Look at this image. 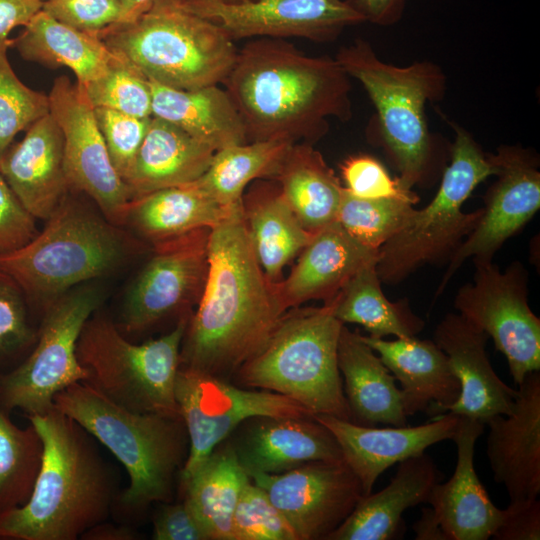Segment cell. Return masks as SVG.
I'll list each match as a JSON object with an SVG mask.
<instances>
[{"mask_svg": "<svg viewBox=\"0 0 540 540\" xmlns=\"http://www.w3.org/2000/svg\"><path fill=\"white\" fill-rule=\"evenodd\" d=\"M93 287L67 291L44 309L36 346L15 369L0 376V407L27 415L46 412L56 394L88 379L77 358V343L86 321L100 306Z\"/></svg>", "mask_w": 540, "mask_h": 540, "instance_id": "8fae6325", "label": "cell"}, {"mask_svg": "<svg viewBox=\"0 0 540 540\" xmlns=\"http://www.w3.org/2000/svg\"><path fill=\"white\" fill-rule=\"evenodd\" d=\"M338 367L352 422L365 426L407 425L395 377L361 335L344 324L338 342Z\"/></svg>", "mask_w": 540, "mask_h": 540, "instance_id": "83f0119b", "label": "cell"}, {"mask_svg": "<svg viewBox=\"0 0 540 540\" xmlns=\"http://www.w3.org/2000/svg\"><path fill=\"white\" fill-rule=\"evenodd\" d=\"M149 83L153 117L176 125L215 152L248 142L243 121L225 89L210 85L184 90Z\"/></svg>", "mask_w": 540, "mask_h": 540, "instance_id": "f546056e", "label": "cell"}, {"mask_svg": "<svg viewBox=\"0 0 540 540\" xmlns=\"http://www.w3.org/2000/svg\"><path fill=\"white\" fill-rule=\"evenodd\" d=\"M214 154L209 145L152 116L124 182L133 200L163 188L189 184L206 172Z\"/></svg>", "mask_w": 540, "mask_h": 540, "instance_id": "f1b7e54d", "label": "cell"}, {"mask_svg": "<svg viewBox=\"0 0 540 540\" xmlns=\"http://www.w3.org/2000/svg\"><path fill=\"white\" fill-rule=\"evenodd\" d=\"M27 417L42 440L41 465L27 502L0 514V538H81L117 503L115 473L94 438L55 406Z\"/></svg>", "mask_w": 540, "mask_h": 540, "instance_id": "3957f363", "label": "cell"}, {"mask_svg": "<svg viewBox=\"0 0 540 540\" xmlns=\"http://www.w3.org/2000/svg\"><path fill=\"white\" fill-rule=\"evenodd\" d=\"M234 540H298L266 492L248 482L233 515Z\"/></svg>", "mask_w": 540, "mask_h": 540, "instance_id": "b9f144b4", "label": "cell"}, {"mask_svg": "<svg viewBox=\"0 0 540 540\" xmlns=\"http://www.w3.org/2000/svg\"><path fill=\"white\" fill-rule=\"evenodd\" d=\"M250 478L266 492L298 540H326L364 495L344 460L312 461L283 473H257Z\"/></svg>", "mask_w": 540, "mask_h": 540, "instance_id": "e0dca14e", "label": "cell"}, {"mask_svg": "<svg viewBox=\"0 0 540 540\" xmlns=\"http://www.w3.org/2000/svg\"><path fill=\"white\" fill-rule=\"evenodd\" d=\"M211 229L202 228L154 244V253L129 287L120 324L142 332L198 303L208 273Z\"/></svg>", "mask_w": 540, "mask_h": 540, "instance_id": "9a60e30c", "label": "cell"}, {"mask_svg": "<svg viewBox=\"0 0 540 540\" xmlns=\"http://www.w3.org/2000/svg\"><path fill=\"white\" fill-rule=\"evenodd\" d=\"M53 403L123 465L129 485L117 503L125 511L139 512L154 502H171L175 476L189 452L181 417L128 410L85 382L65 388Z\"/></svg>", "mask_w": 540, "mask_h": 540, "instance_id": "277c9868", "label": "cell"}, {"mask_svg": "<svg viewBox=\"0 0 540 540\" xmlns=\"http://www.w3.org/2000/svg\"><path fill=\"white\" fill-rule=\"evenodd\" d=\"M512 411L495 415L489 427L486 454L496 483L510 501L537 498L540 493V373L518 385Z\"/></svg>", "mask_w": 540, "mask_h": 540, "instance_id": "d6986e66", "label": "cell"}, {"mask_svg": "<svg viewBox=\"0 0 540 540\" xmlns=\"http://www.w3.org/2000/svg\"><path fill=\"white\" fill-rule=\"evenodd\" d=\"M153 517L154 540H208L202 526L184 501L164 502Z\"/></svg>", "mask_w": 540, "mask_h": 540, "instance_id": "c3c4849f", "label": "cell"}, {"mask_svg": "<svg viewBox=\"0 0 540 540\" xmlns=\"http://www.w3.org/2000/svg\"><path fill=\"white\" fill-rule=\"evenodd\" d=\"M43 444L30 424L19 428L0 407V514L27 502L41 465Z\"/></svg>", "mask_w": 540, "mask_h": 540, "instance_id": "74e56055", "label": "cell"}, {"mask_svg": "<svg viewBox=\"0 0 540 540\" xmlns=\"http://www.w3.org/2000/svg\"><path fill=\"white\" fill-rule=\"evenodd\" d=\"M42 3L46 2V1H49V0H40Z\"/></svg>", "mask_w": 540, "mask_h": 540, "instance_id": "6f0895ef", "label": "cell"}, {"mask_svg": "<svg viewBox=\"0 0 540 540\" xmlns=\"http://www.w3.org/2000/svg\"><path fill=\"white\" fill-rule=\"evenodd\" d=\"M48 99L49 113L64 139V169L70 189L87 194L114 225H125L132 194L112 164L95 108L66 76L54 80Z\"/></svg>", "mask_w": 540, "mask_h": 540, "instance_id": "5bb4252c", "label": "cell"}, {"mask_svg": "<svg viewBox=\"0 0 540 540\" xmlns=\"http://www.w3.org/2000/svg\"><path fill=\"white\" fill-rule=\"evenodd\" d=\"M223 84L248 142L313 144L328 132L330 118L352 117L350 77L336 58L308 56L285 39L246 43Z\"/></svg>", "mask_w": 540, "mask_h": 540, "instance_id": "7a4b0ae2", "label": "cell"}, {"mask_svg": "<svg viewBox=\"0 0 540 540\" xmlns=\"http://www.w3.org/2000/svg\"><path fill=\"white\" fill-rule=\"evenodd\" d=\"M11 39H0V158L15 136L49 113L48 95L27 87L11 67Z\"/></svg>", "mask_w": 540, "mask_h": 540, "instance_id": "60d3db41", "label": "cell"}, {"mask_svg": "<svg viewBox=\"0 0 540 540\" xmlns=\"http://www.w3.org/2000/svg\"><path fill=\"white\" fill-rule=\"evenodd\" d=\"M11 47L27 61L71 69L79 86L102 75L115 58V53L98 33L70 27L43 9L29 21L18 37L11 39Z\"/></svg>", "mask_w": 540, "mask_h": 540, "instance_id": "d6a6232c", "label": "cell"}, {"mask_svg": "<svg viewBox=\"0 0 540 540\" xmlns=\"http://www.w3.org/2000/svg\"><path fill=\"white\" fill-rule=\"evenodd\" d=\"M42 9L77 30L98 33L120 20L119 0H49Z\"/></svg>", "mask_w": 540, "mask_h": 540, "instance_id": "bcb514c9", "label": "cell"}, {"mask_svg": "<svg viewBox=\"0 0 540 540\" xmlns=\"http://www.w3.org/2000/svg\"><path fill=\"white\" fill-rule=\"evenodd\" d=\"M139 243L101 213L68 196L45 228L23 247L0 255V270L43 308L74 286L122 266Z\"/></svg>", "mask_w": 540, "mask_h": 540, "instance_id": "5b68a950", "label": "cell"}, {"mask_svg": "<svg viewBox=\"0 0 540 540\" xmlns=\"http://www.w3.org/2000/svg\"><path fill=\"white\" fill-rule=\"evenodd\" d=\"M79 87L94 108L112 109L140 118L152 117L148 78L116 53L102 75Z\"/></svg>", "mask_w": 540, "mask_h": 540, "instance_id": "ab89813d", "label": "cell"}, {"mask_svg": "<svg viewBox=\"0 0 540 540\" xmlns=\"http://www.w3.org/2000/svg\"><path fill=\"white\" fill-rule=\"evenodd\" d=\"M98 35L149 80L184 90L223 83L238 52L220 26L181 0H155L135 21L112 25Z\"/></svg>", "mask_w": 540, "mask_h": 540, "instance_id": "52a82bcc", "label": "cell"}, {"mask_svg": "<svg viewBox=\"0 0 540 540\" xmlns=\"http://www.w3.org/2000/svg\"><path fill=\"white\" fill-rule=\"evenodd\" d=\"M121 6L120 20L117 24L135 21L144 14L155 0H119Z\"/></svg>", "mask_w": 540, "mask_h": 540, "instance_id": "11a10c76", "label": "cell"}, {"mask_svg": "<svg viewBox=\"0 0 540 540\" xmlns=\"http://www.w3.org/2000/svg\"><path fill=\"white\" fill-rule=\"evenodd\" d=\"M342 326L328 304L288 309L263 348L236 371L233 383L282 394L313 415L351 421L338 367Z\"/></svg>", "mask_w": 540, "mask_h": 540, "instance_id": "8992f818", "label": "cell"}, {"mask_svg": "<svg viewBox=\"0 0 540 540\" xmlns=\"http://www.w3.org/2000/svg\"><path fill=\"white\" fill-rule=\"evenodd\" d=\"M484 425L459 416L452 439L457 448L453 475L436 483L427 501L448 540H487L501 521L502 510L491 501L474 467L475 444Z\"/></svg>", "mask_w": 540, "mask_h": 540, "instance_id": "603a6c76", "label": "cell"}, {"mask_svg": "<svg viewBox=\"0 0 540 540\" xmlns=\"http://www.w3.org/2000/svg\"><path fill=\"white\" fill-rule=\"evenodd\" d=\"M37 233L35 218L0 173V255L23 247Z\"/></svg>", "mask_w": 540, "mask_h": 540, "instance_id": "7dc6e473", "label": "cell"}, {"mask_svg": "<svg viewBox=\"0 0 540 540\" xmlns=\"http://www.w3.org/2000/svg\"><path fill=\"white\" fill-rule=\"evenodd\" d=\"M488 156L497 179L485 195L483 212L475 228L450 257L435 296L442 293L467 259L492 261L503 243L520 231L540 208L538 158L527 149L508 145Z\"/></svg>", "mask_w": 540, "mask_h": 540, "instance_id": "2e32d148", "label": "cell"}, {"mask_svg": "<svg viewBox=\"0 0 540 540\" xmlns=\"http://www.w3.org/2000/svg\"><path fill=\"white\" fill-rule=\"evenodd\" d=\"M495 540H539L540 501L537 498L510 501L502 510L501 521L492 537Z\"/></svg>", "mask_w": 540, "mask_h": 540, "instance_id": "681fc988", "label": "cell"}, {"mask_svg": "<svg viewBox=\"0 0 540 540\" xmlns=\"http://www.w3.org/2000/svg\"><path fill=\"white\" fill-rule=\"evenodd\" d=\"M40 0H0V39L19 26H26L42 9Z\"/></svg>", "mask_w": 540, "mask_h": 540, "instance_id": "816d5d0a", "label": "cell"}, {"mask_svg": "<svg viewBox=\"0 0 540 540\" xmlns=\"http://www.w3.org/2000/svg\"><path fill=\"white\" fill-rule=\"evenodd\" d=\"M488 336L458 313H448L434 331V342L446 354L460 384V393L447 412L486 423L512 411L517 390L494 371L485 347Z\"/></svg>", "mask_w": 540, "mask_h": 540, "instance_id": "7402d4cb", "label": "cell"}, {"mask_svg": "<svg viewBox=\"0 0 540 540\" xmlns=\"http://www.w3.org/2000/svg\"><path fill=\"white\" fill-rule=\"evenodd\" d=\"M175 397L189 438L179 485L245 420L256 416H313L303 405L282 394L244 388L182 366L176 375Z\"/></svg>", "mask_w": 540, "mask_h": 540, "instance_id": "7c38bea8", "label": "cell"}, {"mask_svg": "<svg viewBox=\"0 0 540 540\" xmlns=\"http://www.w3.org/2000/svg\"><path fill=\"white\" fill-rule=\"evenodd\" d=\"M401 384L407 417L418 412L446 413L457 400L460 384L446 354L434 341L416 336L385 340L361 335Z\"/></svg>", "mask_w": 540, "mask_h": 540, "instance_id": "484cf974", "label": "cell"}, {"mask_svg": "<svg viewBox=\"0 0 540 540\" xmlns=\"http://www.w3.org/2000/svg\"><path fill=\"white\" fill-rule=\"evenodd\" d=\"M193 13L218 26L233 40L306 38L332 41L365 19L345 0H181Z\"/></svg>", "mask_w": 540, "mask_h": 540, "instance_id": "ac0fdd59", "label": "cell"}, {"mask_svg": "<svg viewBox=\"0 0 540 540\" xmlns=\"http://www.w3.org/2000/svg\"><path fill=\"white\" fill-rule=\"evenodd\" d=\"M474 264L473 281L458 290L454 306L493 340L519 385L527 374L540 371V319L528 304L527 272L519 262L505 271L492 261Z\"/></svg>", "mask_w": 540, "mask_h": 540, "instance_id": "4fadbf2b", "label": "cell"}, {"mask_svg": "<svg viewBox=\"0 0 540 540\" xmlns=\"http://www.w3.org/2000/svg\"><path fill=\"white\" fill-rule=\"evenodd\" d=\"M272 180L308 232L337 221L344 187L313 144L293 143Z\"/></svg>", "mask_w": 540, "mask_h": 540, "instance_id": "e575fe53", "label": "cell"}, {"mask_svg": "<svg viewBox=\"0 0 540 540\" xmlns=\"http://www.w3.org/2000/svg\"><path fill=\"white\" fill-rule=\"evenodd\" d=\"M344 189L353 196L365 199L403 198L414 203L418 196L405 188L398 178H392L376 158L358 154L340 164Z\"/></svg>", "mask_w": 540, "mask_h": 540, "instance_id": "7bdbcfd3", "label": "cell"}, {"mask_svg": "<svg viewBox=\"0 0 540 540\" xmlns=\"http://www.w3.org/2000/svg\"><path fill=\"white\" fill-rule=\"evenodd\" d=\"M412 529L416 540H448L431 507L422 509L421 517Z\"/></svg>", "mask_w": 540, "mask_h": 540, "instance_id": "f5cc1de1", "label": "cell"}, {"mask_svg": "<svg viewBox=\"0 0 540 540\" xmlns=\"http://www.w3.org/2000/svg\"><path fill=\"white\" fill-rule=\"evenodd\" d=\"M26 301L18 283L0 270V362L26 349L37 338L28 320Z\"/></svg>", "mask_w": 540, "mask_h": 540, "instance_id": "f6af8a7d", "label": "cell"}, {"mask_svg": "<svg viewBox=\"0 0 540 540\" xmlns=\"http://www.w3.org/2000/svg\"><path fill=\"white\" fill-rule=\"evenodd\" d=\"M378 251L353 239L335 221L316 232L287 278L277 283L288 310L309 300L331 302L363 266L377 262Z\"/></svg>", "mask_w": 540, "mask_h": 540, "instance_id": "d4e9b609", "label": "cell"}, {"mask_svg": "<svg viewBox=\"0 0 540 540\" xmlns=\"http://www.w3.org/2000/svg\"><path fill=\"white\" fill-rule=\"evenodd\" d=\"M286 311L277 283L258 263L241 210L210 230L207 278L183 337L180 366L230 381Z\"/></svg>", "mask_w": 540, "mask_h": 540, "instance_id": "6da1fadb", "label": "cell"}, {"mask_svg": "<svg viewBox=\"0 0 540 540\" xmlns=\"http://www.w3.org/2000/svg\"><path fill=\"white\" fill-rule=\"evenodd\" d=\"M313 417L335 437L343 460L359 479L364 495L389 467L420 455L441 441L452 440L459 416L447 412L418 426H365L332 415Z\"/></svg>", "mask_w": 540, "mask_h": 540, "instance_id": "ffe728a7", "label": "cell"}, {"mask_svg": "<svg viewBox=\"0 0 540 540\" xmlns=\"http://www.w3.org/2000/svg\"><path fill=\"white\" fill-rule=\"evenodd\" d=\"M243 220L254 254L267 278L279 283L284 267L314 234L299 222L279 185L262 183L242 198Z\"/></svg>", "mask_w": 540, "mask_h": 540, "instance_id": "1f68e13d", "label": "cell"}, {"mask_svg": "<svg viewBox=\"0 0 540 540\" xmlns=\"http://www.w3.org/2000/svg\"><path fill=\"white\" fill-rule=\"evenodd\" d=\"M189 318L180 317L175 327L158 339L134 344L113 321L93 314L77 343V358L88 372L85 383L128 410L181 417L175 380Z\"/></svg>", "mask_w": 540, "mask_h": 540, "instance_id": "9c48e42d", "label": "cell"}, {"mask_svg": "<svg viewBox=\"0 0 540 540\" xmlns=\"http://www.w3.org/2000/svg\"><path fill=\"white\" fill-rule=\"evenodd\" d=\"M229 440L249 477L279 474L312 461L343 460L333 434L312 417L256 416Z\"/></svg>", "mask_w": 540, "mask_h": 540, "instance_id": "44dd1931", "label": "cell"}, {"mask_svg": "<svg viewBox=\"0 0 540 540\" xmlns=\"http://www.w3.org/2000/svg\"><path fill=\"white\" fill-rule=\"evenodd\" d=\"M293 143L275 138L220 149L206 172L194 183L224 206H242L246 185L259 178L273 179Z\"/></svg>", "mask_w": 540, "mask_h": 540, "instance_id": "8d00e7d4", "label": "cell"}, {"mask_svg": "<svg viewBox=\"0 0 540 540\" xmlns=\"http://www.w3.org/2000/svg\"><path fill=\"white\" fill-rule=\"evenodd\" d=\"M381 283L376 262L368 263L326 304L331 306L334 316L343 324H358L369 336H416L424 328V321L412 312L407 301H390L384 295Z\"/></svg>", "mask_w": 540, "mask_h": 540, "instance_id": "d590c367", "label": "cell"}, {"mask_svg": "<svg viewBox=\"0 0 540 540\" xmlns=\"http://www.w3.org/2000/svg\"><path fill=\"white\" fill-rule=\"evenodd\" d=\"M95 115L112 164L124 180L144 140L151 117L140 118L107 108H95Z\"/></svg>", "mask_w": 540, "mask_h": 540, "instance_id": "ee69618b", "label": "cell"}, {"mask_svg": "<svg viewBox=\"0 0 540 540\" xmlns=\"http://www.w3.org/2000/svg\"><path fill=\"white\" fill-rule=\"evenodd\" d=\"M251 478L225 439L179 485L183 501L196 517L208 540H234L233 515Z\"/></svg>", "mask_w": 540, "mask_h": 540, "instance_id": "836d02e7", "label": "cell"}, {"mask_svg": "<svg viewBox=\"0 0 540 540\" xmlns=\"http://www.w3.org/2000/svg\"><path fill=\"white\" fill-rule=\"evenodd\" d=\"M442 473L425 452L399 463L389 484L363 495L346 520L326 540H390L395 538L406 509L427 503Z\"/></svg>", "mask_w": 540, "mask_h": 540, "instance_id": "4316f807", "label": "cell"}, {"mask_svg": "<svg viewBox=\"0 0 540 540\" xmlns=\"http://www.w3.org/2000/svg\"><path fill=\"white\" fill-rule=\"evenodd\" d=\"M241 210L242 206L218 203L192 182L132 200L125 225L154 245L197 229H212Z\"/></svg>", "mask_w": 540, "mask_h": 540, "instance_id": "4dcf8cb0", "label": "cell"}, {"mask_svg": "<svg viewBox=\"0 0 540 540\" xmlns=\"http://www.w3.org/2000/svg\"><path fill=\"white\" fill-rule=\"evenodd\" d=\"M81 538L89 540H134L137 538V534L130 527L103 522L89 529Z\"/></svg>", "mask_w": 540, "mask_h": 540, "instance_id": "db71d44e", "label": "cell"}, {"mask_svg": "<svg viewBox=\"0 0 540 540\" xmlns=\"http://www.w3.org/2000/svg\"><path fill=\"white\" fill-rule=\"evenodd\" d=\"M336 60L350 78L359 81L376 113L381 144L411 189L424 181L432 161L433 142L425 109L446 90V75L439 65L416 61L400 67L382 61L364 39L340 48Z\"/></svg>", "mask_w": 540, "mask_h": 540, "instance_id": "ba28073f", "label": "cell"}, {"mask_svg": "<svg viewBox=\"0 0 540 540\" xmlns=\"http://www.w3.org/2000/svg\"><path fill=\"white\" fill-rule=\"evenodd\" d=\"M455 131L451 163L433 199L415 209L404 226L378 251L376 270L382 283L397 284L418 267L450 259L475 228L483 209L462 211L474 189L495 174V166L472 135L450 123Z\"/></svg>", "mask_w": 540, "mask_h": 540, "instance_id": "30bf717a", "label": "cell"}, {"mask_svg": "<svg viewBox=\"0 0 540 540\" xmlns=\"http://www.w3.org/2000/svg\"><path fill=\"white\" fill-rule=\"evenodd\" d=\"M0 173L26 210L47 220L70 189L64 169L62 131L44 115L0 158Z\"/></svg>", "mask_w": 540, "mask_h": 540, "instance_id": "cb8c5ba5", "label": "cell"}, {"mask_svg": "<svg viewBox=\"0 0 540 540\" xmlns=\"http://www.w3.org/2000/svg\"><path fill=\"white\" fill-rule=\"evenodd\" d=\"M414 204L403 198H359L344 189L337 222L357 242L379 251L404 226Z\"/></svg>", "mask_w": 540, "mask_h": 540, "instance_id": "f35d334b", "label": "cell"}, {"mask_svg": "<svg viewBox=\"0 0 540 540\" xmlns=\"http://www.w3.org/2000/svg\"><path fill=\"white\" fill-rule=\"evenodd\" d=\"M365 22L390 26L399 22L408 0H345Z\"/></svg>", "mask_w": 540, "mask_h": 540, "instance_id": "f907efd6", "label": "cell"}, {"mask_svg": "<svg viewBox=\"0 0 540 540\" xmlns=\"http://www.w3.org/2000/svg\"><path fill=\"white\" fill-rule=\"evenodd\" d=\"M229 2H244V1H250V0H226Z\"/></svg>", "mask_w": 540, "mask_h": 540, "instance_id": "9f6ffc18", "label": "cell"}]
</instances>
